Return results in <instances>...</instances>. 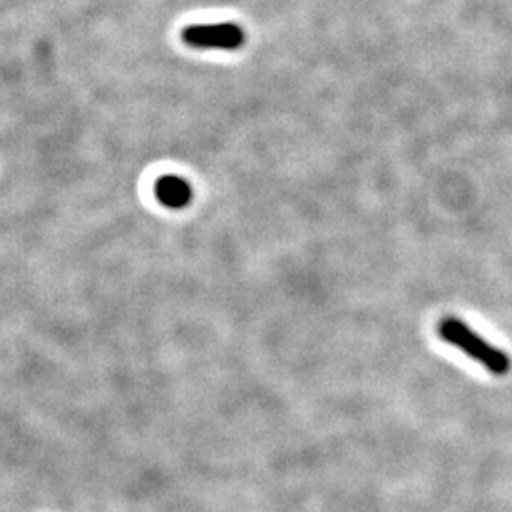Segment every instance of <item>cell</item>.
Instances as JSON below:
<instances>
[{
	"label": "cell",
	"instance_id": "cell-1",
	"mask_svg": "<svg viewBox=\"0 0 512 512\" xmlns=\"http://www.w3.org/2000/svg\"><path fill=\"white\" fill-rule=\"evenodd\" d=\"M439 334L442 340L461 349L469 357H473L476 363L490 370L495 376H505L511 370V359L505 351L492 346L484 338H480L475 330L467 327L463 321L446 317L440 321Z\"/></svg>",
	"mask_w": 512,
	"mask_h": 512
},
{
	"label": "cell",
	"instance_id": "cell-2",
	"mask_svg": "<svg viewBox=\"0 0 512 512\" xmlns=\"http://www.w3.org/2000/svg\"><path fill=\"white\" fill-rule=\"evenodd\" d=\"M183 40L188 46L202 50H238L245 42V33L236 23H202L188 25Z\"/></svg>",
	"mask_w": 512,
	"mask_h": 512
},
{
	"label": "cell",
	"instance_id": "cell-3",
	"mask_svg": "<svg viewBox=\"0 0 512 512\" xmlns=\"http://www.w3.org/2000/svg\"><path fill=\"white\" fill-rule=\"evenodd\" d=\"M158 202L169 209H183L192 200V188L177 175H164L156 181L154 186Z\"/></svg>",
	"mask_w": 512,
	"mask_h": 512
}]
</instances>
